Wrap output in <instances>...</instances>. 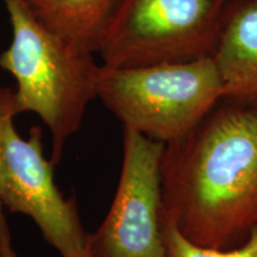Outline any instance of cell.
<instances>
[{
    "instance_id": "9",
    "label": "cell",
    "mask_w": 257,
    "mask_h": 257,
    "mask_svg": "<svg viewBox=\"0 0 257 257\" xmlns=\"http://www.w3.org/2000/svg\"><path fill=\"white\" fill-rule=\"evenodd\" d=\"M162 232L166 257H257V227L248 239L231 249H212L197 245L185 238L176 225L162 213Z\"/></svg>"
},
{
    "instance_id": "6",
    "label": "cell",
    "mask_w": 257,
    "mask_h": 257,
    "mask_svg": "<svg viewBox=\"0 0 257 257\" xmlns=\"http://www.w3.org/2000/svg\"><path fill=\"white\" fill-rule=\"evenodd\" d=\"M165 143L124 127L123 163L107 216L88 233V257H166L161 161Z\"/></svg>"
},
{
    "instance_id": "3",
    "label": "cell",
    "mask_w": 257,
    "mask_h": 257,
    "mask_svg": "<svg viewBox=\"0 0 257 257\" xmlns=\"http://www.w3.org/2000/svg\"><path fill=\"white\" fill-rule=\"evenodd\" d=\"M96 98L124 127L167 144L187 134L224 98L223 81L212 56L133 68L101 64Z\"/></svg>"
},
{
    "instance_id": "4",
    "label": "cell",
    "mask_w": 257,
    "mask_h": 257,
    "mask_svg": "<svg viewBox=\"0 0 257 257\" xmlns=\"http://www.w3.org/2000/svg\"><path fill=\"white\" fill-rule=\"evenodd\" d=\"M231 0H120L102 37V66L133 68L213 55Z\"/></svg>"
},
{
    "instance_id": "1",
    "label": "cell",
    "mask_w": 257,
    "mask_h": 257,
    "mask_svg": "<svg viewBox=\"0 0 257 257\" xmlns=\"http://www.w3.org/2000/svg\"><path fill=\"white\" fill-rule=\"evenodd\" d=\"M162 213L204 248L231 249L257 227V102L223 98L165 144Z\"/></svg>"
},
{
    "instance_id": "7",
    "label": "cell",
    "mask_w": 257,
    "mask_h": 257,
    "mask_svg": "<svg viewBox=\"0 0 257 257\" xmlns=\"http://www.w3.org/2000/svg\"><path fill=\"white\" fill-rule=\"evenodd\" d=\"M212 57L224 98L257 102V0H231Z\"/></svg>"
},
{
    "instance_id": "12",
    "label": "cell",
    "mask_w": 257,
    "mask_h": 257,
    "mask_svg": "<svg viewBox=\"0 0 257 257\" xmlns=\"http://www.w3.org/2000/svg\"><path fill=\"white\" fill-rule=\"evenodd\" d=\"M85 257H88V256H87V255H86V256H85Z\"/></svg>"
},
{
    "instance_id": "8",
    "label": "cell",
    "mask_w": 257,
    "mask_h": 257,
    "mask_svg": "<svg viewBox=\"0 0 257 257\" xmlns=\"http://www.w3.org/2000/svg\"><path fill=\"white\" fill-rule=\"evenodd\" d=\"M36 17L81 49L98 53L120 0H25Z\"/></svg>"
},
{
    "instance_id": "11",
    "label": "cell",
    "mask_w": 257,
    "mask_h": 257,
    "mask_svg": "<svg viewBox=\"0 0 257 257\" xmlns=\"http://www.w3.org/2000/svg\"><path fill=\"white\" fill-rule=\"evenodd\" d=\"M0 257H4V256H3V252L2 251H0Z\"/></svg>"
},
{
    "instance_id": "2",
    "label": "cell",
    "mask_w": 257,
    "mask_h": 257,
    "mask_svg": "<svg viewBox=\"0 0 257 257\" xmlns=\"http://www.w3.org/2000/svg\"><path fill=\"white\" fill-rule=\"evenodd\" d=\"M14 38L0 54V68L12 74L16 114L32 112L51 134L54 166L67 141L78 133L87 106L96 98L100 66L94 54L47 28L25 0H3Z\"/></svg>"
},
{
    "instance_id": "5",
    "label": "cell",
    "mask_w": 257,
    "mask_h": 257,
    "mask_svg": "<svg viewBox=\"0 0 257 257\" xmlns=\"http://www.w3.org/2000/svg\"><path fill=\"white\" fill-rule=\"evenodd\" d=\"M14 89L0 86V202L12 213L30 217L61 257L87 255L88 233L78 205L66 199L54 180V166L42 146V128L29 138L17 133Z\"/></svg>"
},
{
    "instance_id": "10",
    "label": "cell",
    "mask_w": 257,
    "mask_h": 257,
    "mask_svg": "<svg viewBox=\"0 0 257 257\" xmlns=\"http://www.w3.org/2000/svg\"><path fill=\"white\" fill-rule=\"evenodd\" d=\"M4 206L0 202V251L4 257H17L14 245H12L11 233H10L9 224L4 214Z\"/></svg>"
}]
</instances>
